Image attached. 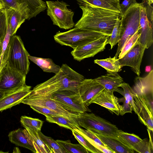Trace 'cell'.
<instances>
[{"label": "cell", "instance_id": "6da1fadb", "mask_svg": "<svg viewBox=\"0 0 153 153\" xmlns=\"http://www.w3.org/2000/svg\"><path fill=\"white\" fill-rule=\"evenodd\" d=\"M82 11L75 27L97 32L110 36L120 13L96 6L79 5Z\"/></svg>", "mask_w": 153, "mask_h": 153}, {"label": "cell", "instance_id": "7a4b0ae2", "mask_svg": "<svg viewBox=\"0 0 153 153\" xmlns=\"http://www.w3.org/2000/svg\"><path fill=\"white\" fill-rule=\"evenodd\" d=\"M60 71L49 79L37 85L27 96L41 97L49 96L57 91L77 90L84 76L72 69L67 64H63Z\"/></svg>", "mask_w": 153, "mask_h": 153}, {"label": "cell", "instance_id": "3957f363", "mask_svg": "<svg viewBox=\"0 0 153 153\" xmlns=\"http://www.w3.org/2000/svg\"><path fill=\"white\" fill-rule=\"evenodd\" d=\"M80 127L94 133L103 136L117 137L119 130L117 126L92 113H80L75 118Z\"/></svg>", "mask_w": 153, "mask_h": 153}, {"label": "cell", "instance_id": "277c9868", "mask_svg": "<svg viewBox=\"0 0 153 153\" xmlns=\"http://www.w3.org/2000/svg\"><path fill=\"white\" fill-rule=\"evenodd\" d=\"M107 35L97 32L75 27L65 32H57L54 36L56 42L73 49Z\"/></svg>", "mask_w": 153, "mask_h": 153}, {"label": "cell", "instance_id": "5b68a950", "mask_svg": "<svg viewBox=\"0 0 153 153\" xmlns=\"http://www.w3.org/2000/svg\"><path fill=\"white\" fill-rule=\"evenodd\" d=\"M9 52L7 64L11 68L26 75L28 73L30 55L25 48L20 36H11L8 44Z\"/></svg>", "mask_w": 153, "mask_h": 153}, {"label": "cell", "instance_id": "8992f818", "mask_svg": "<svg viewBox=\"0 0 153 153\" xmlns=\"http://www.w3.org/2000/svg\"><path fill=\"white\" fill-rule=\"evenodd\" d=\"M140 4L131 6L121 17L120 27L121 38L119 41L116 53L114 57L116 59L125 43L137 31L140 30Z\"/></svg>", "mask_w": 153, "mask_h": 153}, {"label": "cell", "instance_id": "52a82bcc", "mask_svg": "<svg viewBox=\"0 0 153 153\" xmlns=\"http://www.w3.org/2000/svg\"><path fill=\"white\" fill-rule=\"evenodd\" d=\"M47 12L53 24L65 30L72 28L75 23L73 20L74 12L68 9L69 6L63 1H46Z\"/></svg>", "mask_w": 153, "mask_h": 153}, {"label": "cell", "instance_id": "ba28073f", "mask_svg": "<svg viewBox=\"0 0 153 153\" xmlns=\"http://www.w3.org/2000/svg\"><path fill=\"white\" fill-rule=\"evenodd\" d=\"M41 97L49 98L66 109L74 112L82 113L91 111L83 102L78 90H60L49 96Z\"/></svg>", "mask_w": 153, "mask_h": 153}, {"label": "cell", "instance_id": "9c48e42d", "mask_svg": "<svg viewBox=\"0 0 153 153\" xmlns=\"http://www.w3.org/2000/svg\"><path fill=\"white\" fill-rule=\"evenodd\" d=\"M140 4V36L138 41L148 49L153 43V7L147 0H143Z\"/></svg>", "mask_w": 153, "mask_h": 153}, {"label": "cell", "instance_id": "30bf717a", "mask_svg": "<svg viewBox=\"0 0 153 153\" xmlns=\"http://www.w3.org/2000/svg\"><path fill=\"white\" fill-rule=\"evenodd\" d=\"M4 8H11L20 11L29 20L47 9L42 0H1Z\"/></svg>", "mask_w": 153, "mask_h": 153}, {"label": "cell", "instance_id": "8fae6325", "mask_svg": "<svg viewBox=\"0 0 153 153\" xmlns=\"http://www.w3.org/2000/svg\"><path fill=\"white\" fill-rule=\"evenodd\" d=\"M26 77V75L6 64L0 76V91L5 93L25 86Z\"/></svg>", "mask_w": 153, "mask_h": 153}, {"label": "cell", "instance_id": "7c38bea8", "mask_svg": "<svg viewBox=\"0 0 153 153\" xmlns=\"http://www.w3.org/2000/svg\"><path fill=\"white\" fill-rule=\"evenodd\" d=\"M109 36L106 35L82 46L73 49L71 53L74 59L80 61L94 56L105 48Z\"/></svg>", "mask_w": 153, "mask_h": 153}, {"label": "cell", "instance_id": "4fadbf2b", "mask_svg": "<svg viewBox=\"0 0 153 153\" xmlns=\"http://www.w3.org/2000/svg\"><path fill=\"white\" fill-rule=\"evenodd\" d=\"M21 103L29 106L36 105L44 106L55 111L63 116L75 120L80 114L66 109L57 102L48 97L27 96Z\"/></svg>", "mask_w": 153, "mask_h": 153}, {"label": "cell", "instance_id": "5bb4252c", "mask_svg": "<svg viewBox=\"0 0 153 153\" xmlns=\"http://www.w3.org/2000/svg\"><path fill=\"white\" fill-rule=\"evenodd\" d=\"M146 48L137 41L132 48L122 58L118 59L121 67L128 66L139 76L140 66Z\"/></svg>", "mask_w": 153, "mask_h": 153}, {"label": "cell", "instance_id": "9a60e30c", "mask_svg": "<svg viewBox=\"0 0 153 153\" xmlns=\"http://www.w3.org/2000/svg\"><path fill=\"white\" fill-rule=\"evenodd\" d=\"M104 89L95 79H85L79 84L78 90L83 102L88 106Z\"/></svg>", "mask_w": 153, "mask_h": 153}, {"label": "cell", "instance_id": "2e32d148", "mask_svg": "<svg viewBox=\"0 0 153 153\" xmlns=\"http://www.w3.org/2000/svg\"><path fill=\"white\" fill-rule=\"evenodd\" d=\"M31 87L27 85L9 92L4 93L0 99V111L19 104L31 92Z\"/></svg>", "mask_w": 153, "mask_h": 153}, {"label": "cell", "instance_id": "e0dca14e", "mask_svg": "<svg viewBox=\"0 0 153 153\" xmlns=\"http://www.w3.org/2000/svg\"><path fill=\"white\" fill-rule=\"evenodd\" d=\"M134 111L139 120L148 129L153 130V114L150 111L144 99L135 93L133 96Z\"/></svg>", "mask_w": 153, "mask_h": 153}, {"label": "cell", "instance_id": "ac0fdd59", "mask_svg": "<svg viewBox=\"0 0 153 153\" xmlns=\"http://www.w3.org/2000/svg\"><path fill=\"white\" fill-rule=\"evenodd\" d=\"M93 103L105 108L117 115L120 114L121 105L119 104L118 98L114 96L113 93L104 89L98 95Z\"/></svg>", "mask_w": 153, "mask_h": 153}, {"label": "cell", "instance_id": "d6986e66", "mask_svg": "<svg viewBox=\"0 0 153 153\" xmlns=\"http://www.w3.org/2000/svg\"><path fill=\"white\" fill-rule=\"evenodd\" d=\"M8 137L9 140L12 143L36 153L30 135L25 128H19L12 131L9 133Z\"/></svg>", "mask_w": 153, "mask_h": 153}, {"label": "cell", "instance_id": "ffe728a7", "mask_svg": "<svg viewBox=\"0 0 153 153\" xmlns=\"http://www.w3.org/2000/svg\"><path fill=\"white\" fill-rule=\"evenodd\" d=\"M133 89L139 96L153 92V70L144 77H136L134 80Z\"/></svg>", "mask_w": 153, "mask_h": 153}, {"label": "cell", "instance_id": "44dd1931", "mask_svg": "<svg viewBox=\"0 0 153 153\" xmlns=\"http://www.w3.org/2000/svg\"><path fill=\"white\" fill-rule=\"evenodd\" d=\"M94 79L104 89L112 93L115 91L123 82V79L117 73L107 72Z\"/></svg>", "mask_w": 153, "mask_h": 153}, {"label": "cell", "instance_id": "7402d4cb", "mask_svg": "<svg viewBox=\"0 0 153 153\" xmlns=\"http://www.w3.org/2000/svg\"><path fill=\"white\" fill-rule=\"evenodd\" d=\"M108 149L114 153H134V150L122 143L117 138L94 133Z\"/></svg>", "mask_w": 153, "mask_h": 153}, {"label": "cell", "instance_id": "603a6c76", "mask_svg": "<svg viewBox=\"0 0 153 153\" xmlns=\"http://www.w3.org/2000/svg\"><path fill=\"white\" fill-rule=\"evenodd\" d=\"M7 26L12 33L15 34L21 25L27 19L26 17L19 10L11 8H4Z\"/></svg>", "mask_w": 153, "mask_h": 153}, {"label": "cell", "instance_id": "cb8c5ba5", "mask_svg": "<svg viewBox=\"0 0 153 153\" xmlns=\"http://www.w3.org/2000/svg\"><path fill=\"white\" fill-rule=\"evenodd\" d=\"M79 5H90L120 13V0H76Z\"/></svg>", "mask_w": 153, "mask_h": 153}, {"label": "cell", "instance_id": "d4e9b609", "mask_svg": "<svg viewBox=\"0 0 153 153\" xmlns=\"http://www.w3.org/2000/svg\"><path fill=\"white\" fill-rule=\"evenodd\" d=\"M29 59L40 68L43 71L57 74L60 70L61 67L56 64L50 58L38 57L30 55Z\"/></svg>", "mask_w": 153, "mask_h": 153}, {"label": "cell", "instance_id": "484cf974", "mask_svg": "<svg viewBox=\"0 0 153 153\" xmlns=\"http://www.w3.org/2000/svg\"><path fill=\"white\" fill-rule=\"evenodd\" d=\"M23 127L28 131L36 153H53L52 151L40 137L39 131L28 127Z\"/></svg>", "mask_w": 153, "mask_h": 153}, {"label": "cell", "instance_id": "4316f807", "mask_svg": "<svg viewBox=\"0 0 153 153\" xmlns=\"http://www.w3.org/2000/svg\"><path fill=\"white\" fill-rule=\"evenodd\" d=\"M46 120L52 123H56L60 126L70 129L71 131L80 127L75 120L62 116H47Z\"/></svg>", "mask_w": 153, "mask_h": 153}, {"label": "cell", "instance_id": "83f0119b", "mask_svg": "<svg viewBox=\"0 0 153 153\" xmlns=\"http://www.w3.org/2000/svg\"><path fill=\"white\" fill-rule=\"evenodd\" d=\"M94 63L100 66L105 69L107 72L117 73L121 70V66L119 59L114 57L104 59H96L94 60Z\"/></svg>", "mask_w": 153, "mask_h": 153}, {"label": "cell", "instance_id": "f1b7e54d", "mask_svg": "<svg viewBox=\"0 0 153 153\" xmlns=\"http://www.w3.org/2000/svg\"><path fill=\"white\" fill-rule=\"evenodd\" d=\"M117 137L122 143L131 149L133 146L142 140L134 134L128 133L120 130L118 132Z\"/></svg>", "mask_w": 153, "mask_h": 153}, {"label": "cell", "instance_id": "f546056e", "mask_svg": "<svg viewBox=\"0 0 153 153\" xmlns=\"http://www.w3.org/2000/svg\"><path fill=\"white\" fill-rule=\"evenodd\" d=\"M57 142L65 150L67 153H89V152L80 143L73 144L69 140H57Z\"/></svg>", "mask_w": 153, "mask_h": 153}, {"label": "cell", "instance_id": "4dcf8cb0", "mask_svg": "<svg viewBox=\"0 0 153 153\" xmlns=\"http://www.w3.org/2000/svg\"><path fill=\"white\" fill-rule=\"evenodd\" d=\"M39 135L53 153H67L65 150L57 142L52 138L44 134L41 131H38Z\"/></svg>", "mask_w": 153, "mask_h": 153}, {"label": "cell", "instance_id": "1f68e13d", "mask_svg": "<svg viewBox=\"0 0 153 153\" xmlns=\"http://www.w3.org/2000/svg\"><path fill=\"white\" fill-rule=\"evenodd\" d=\"M123 90L118 88L115 91L123 95L125 99L127 100L131 105L132 111H134V107L133 103V96L135 92L132 88L128 84L123 82L120 86Z\"/></svg>", "mask_w": 153, "mask_h": 153}, {"label": "cell", "instance_id": "d6a6232c", "mask_svg": "<svg viewBox=\"0 0 153 153\" xmlns=\"http://www.w3.org/2000/svg\"><path fill=\"white\" fill-rule=\"evenodd\" d=\"M121 16L118 17L111 35L107 41V44H110L111 49L118 43L121 38L120 27Z\"/></svg>", "mask_w": 153, "mask_h": 153}, {"label": "cell", "instance_id": "836d02e7", "mask_svg": "<svg viewBox=\"0 0 153 153\" xmlns=\"http://www.w3.org/2000/svg\"><path fill=\"white\" fill-rule=\"evenodd\" d=\"M22 125L41 131L44 121L39 119L33 118L25 116L21 117L20 120Z\"/></svg>", "mask_w": 153, "mask_h": 153}, {"label": "cell", "instance_id": "e575fe53", "mask_svg": "<svg viewBox=\"0 0 153 153\" xmlns=\"http://www.w3.org/2000/svg\"><path fill=\"white\" fill-rule=\"evenodd\" d=\"M72 131L73 135L79 143L83 146L90 153H102L101 151L92 145L85 138L75 130H73Z\"/></svg>", "mask_w": 153, "mask_h": 153}, {"label": "cell", "instance_id": "d590c367", "mask_svg": "<svg viewBox=\"0 0 153 153\" xmlns=\"http://www.w3.org/2000/svg\"><path fill=\"white\" fill-rule=\"evenodd\" d=\"M75 130L82 135L94 146V145L96 144L106 147L93 132L86 129H83L80 127H78Z\"/></svg>", "mask_w": 153, "mask_h": 153}, {"label": "cell", "instance_id": "8d00e7d4", "mask_svg": "<svg viewBox=\"0 0 153 153\" xmlns=\"http://www.w3.org/2000/svg\"><path fill=\"white\" fill-rule=\"evenodd\" d=\"M140 36L139 30L137 31L125 43L118 55V59L123 57L138 41Z\"/></svg>", "mask_w": 153, "mask_h": 153}, {"label": "cell", "instance_id": "74e56055", "mask_svg": "<svg viewBox=\"0 0 153 153\" xmlns=\"http://www.w3.org/2000/svg\"><path fill=\"white\" fill-rule=\"evenodd\" d=\"M132 149L140 153L153 152V149L151 147L149 140L147 138L142 139L141 141L133 146Z\"/></svg>", "mask_w": 153, "mask_h": 153}, {"label": "cell", "instance_id": "f35d334b", "mask_svg": "<svg viewBox=\"0 0 153 153\" xmlns=\"http://www.w3.org/2000/svg\"><path fill=\"white\" fill-rule=\"evenodd\" d=\"M7 29L6 13L4 8L0 10V42H2Z\"/></svg>", "mask_w": 153, "mask_h": 153}, {"label": "cell", "instance_id": "ab89813d", "mask_svg": "<svg viewBox=\"0 0 153 153\" xmlns=\"http://www.w3.org/2000/svg\"><path fill=\"white\" fill-rule=\"evenodd\" d=\"M30 106L31 108L35 111L42 114L45 116H62L55 111L44 106L36 105H31Z\"/></svg>", "mask_w": 153, "mask_h": 153}, {"label": "cell", "instance_id": "60d3db41", "mask_svg": "<svg viewBox=\"0 0 153 153\" xmlns=\"http://www.w3.org/2000/svg\"><path fill=\"white\" fill-rule=\"evenodd\" d=\"M137 3L136 0H124L120 4L121 17L125 14L131 6Z\"/></svg>", "mask_w": 153, "mask_h": 153}, {"label": "cell", "instance_id": "b9f144b4", "mask_svg": "<svg viewBox=\"0 0 153 153\" xmlns=\"http://www.w3.org/2000/svg\"><path fill=\"white\" fill-rule=\"evenodd\" d=\"M140 96L144 99L150 111L153 114V92Z\"/></svg>", "mask_w": 153, "mask_h": 153}, {"label": "cell", "instance_id": "7bdbcfd3", "mask_svg": "<svg viewBox=\"0 0 153 153\" xmlns=\"http://www.w3.org/2000/svg\"><path fill=\"white\" fill-rule=\"evenodd\" d=\"M132 111L131 105L125 99L123 104L121 105L120 114L123 116L127 113H132Z\"/></svg>", "mask_w": 153, "mask_h": 153}, {"label": "cell", "instance_id": "ee69618b", "mask_svg": "<svg viewBox=\"0 0 153 153\" xmlns=\"http://www.w3.org/2000/svg\"><path fill=\"white\" fill-rule=\"evenodd\" d=\"M149 136V142L151 147L153 149V142H152V136H153V131L150 130L149 129H147Z\"/></svg>", "mask_w": 153, "mask_h": 153}, {"label": "cell", "instance_id": "f6af8a7d", "mask_svg": "<svg viewBox=\"0 0 153 153\" xmlns=\"http://www.w3.org/2000/svg\"><path fill=\"white\" fill-rule=\"evenodd\" d=\"M7 58L5 59L3 62H2L1 59V56H0V68L7 61Z\"/></svg>", "mask_w": 153, "mask_h": 153}, {"label": "cell", "instance_id": "bcb514c9", "mask_svg": "<svg viewBox=\"0 0 153 153\" xmlns=\"http://www.w3.org/2000/svg\"><path fill=\"white\" fill-rule=\"evenodd\" d=\"M4 8V3L1 0H0V10Z\"/></svg>", "mask_w": 153, "mask_h": 153}, {"label": "cell", "instance_id": "7dc6e473", "mask_svg": "<svg viewBox=\"0 0 153 153\" xmlns=\"http://www.w3.org/2000/svg\"><path fill=\"white\" fill-rule=\"evenodd\" d=\"M7 61H6V62H5L4 64L1 67V68H0V76H1V72H2V70L3 69V68H4V67L5 66V65L6 64H7Z\"/></svg>", "mask_w": 153, "mask_h": 153}, {"label": "cell", "instance_id": "c3c4849f", "mask_svg": "<svg viewBox=\"0 0 153 153\" xmlns=\"http://www.w3.org/2000/svg\"><path fill=\"white\" fill-rule=\"evenodd\" d=\"M2 51V45L1 42H0V56H1Z\"/></svg>", "mask_w": 153, "mask_h": 153}, {"label": "cell", "instance_id": "681fc988", "mask_svg": "<svg viewBox=\"0 0 153 153\" xmlns=\"http://www.w3.org/2000/svg\"><path fill=\"white\" fill-rule=\"evenodd\" d=\"M4 95V93L0 91V99L3 97Z\"/></svg>", "mask_w": 153, "mask_h": 153}, {"label": "cell", "instance_id": "f907efd6", "mask_svg": "<svg viewBox=\"0 0 153 153\" xmlns=\"http://www.w3.org/2000/svg\"><path fill=\"white\" fill-rule=\"evenodd\" d=\"M149 4H152L153 3V0H147Z\"/></svg>", "mask_w": 153, "mask_h": 153}, {"label": "cell", "instance_id": "816d5d0a", "mask_svg": "<svg viewBox=\"0 0 153 153\" xmlns=\"http://www.w3.org/2000/svg\"><path fill=\"white\" fill-rule=\"evenodd\" d=\"M0 152H1H1H0Z\"/></svg>", "mask_w": 153, "mask_h": 153}]
</instances>
